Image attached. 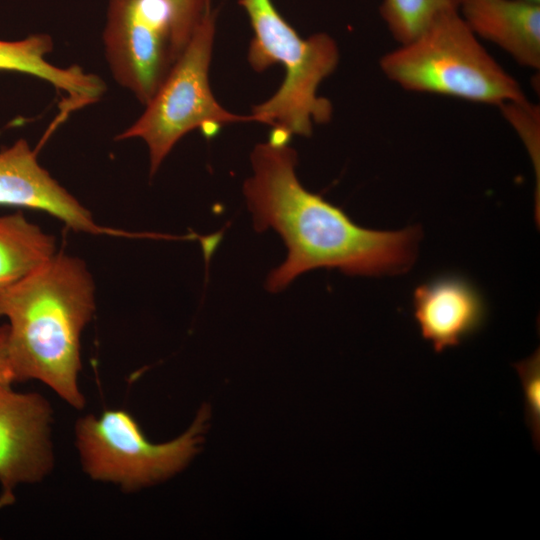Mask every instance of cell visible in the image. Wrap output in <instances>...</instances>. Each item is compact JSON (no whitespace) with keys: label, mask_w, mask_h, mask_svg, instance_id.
Listing matches in <instances>:
<instances>
[{"label":"cell","mask_w":540,"mask_h":540,"mask_svg":"<svg viewBox=\"0 0 540 540\" xmlns=\"http://www.w3.org/2000/svg\"><path fill=\"white\" fill-rule=\"evenodd\" d=\"M250 160L253 173L243 193L254 229H274L288 250L267 278L269 291L279 292L316 268L378 276L402 273L414 263L420 229L382 231L357 225L340 207L300 183L297 154L289 144L259 143Z\"/></svg>","instance_id":"cell-1"},{"label":"cell","mask_w":540,"mask_h":540,"mask_svg":"<svg viewBox=\"0 0 540 540\" xmlns=\"http://www.w3.org/2000/svg\"><path fill=\"white\" fill-rule=\"evenodd\" d=\"M95 311V287L85 263L55 254L23 279L0 287V317L8 319L15 380L36 379L76 409L80 337Z\"/></svg>","instance_id":"cell-2"},{"label":"cell","mask_w":540,"mask_h":540,"mask_svg":"<svg viewBox=\"0 0 540 540\" xmlns=\"http://www.w3.org/2000/svg\"><path fill=\"white\" fill-rule=\"evenodd\" d=\"M238 4L253 31L247 55L252 69L261 72L280 64L285 71L278 90L253 107V122L270 126L268 141L275 144H289L293 135L310 136L314 124H325L332 116L331 102L317 92L339 63L335 40L326 33L301 37L272 0Z\"/></svg>","instance_id":"cell-3"},{"label":"cell","mask_w":540,"mask_h":540,"mask_svg":"<svg viewBox=\"0 0 540 540\" xmlns=\"http://www.w3.org/2000/svg\"><path fill=\"white\" fill-rule=\"evenodd\" d=\"M379 64L390 81L415 93L499 107L527 99L458 11L438 16L414 39L385 53Z\"/></svg>","instance_id":"cell-4"},{"label":"cell","mask_w":540,"mask_h":540,"mask_svg":"<svg viewBox=\"0 0 540 540\" xmlns=\"http://www.w3.org/2000/svg\"><path fill=\"white\" fill-rule=\"evenodd\" d=\"M216 31V12L208 9L144 112L116 139L140 138L149 152L154 175L176 143L199 128L212 136L222 126L253 122L249 115L225 109L214 97L209 68Z\"/></svg>","instance_id":"cell-5"},{"label":"cell","mask_w":540,"mask_h":540,"mask_svg":"<svg viewBox=\"0 0 540 540\" xmlns=\"http://www.w3.org/2000/svg\"><path fill=\"white\" fill-rule=\"evenodd\" d=\"M207 418V410L202 408L183 435L153 444L124 410H105L99 417L87 415L75 426L83 469L93 480L118 484L124 491L165 480L197 452Z\"/></svg>","instance_id":"cell-6"},{"label":"cell","mask_w":540,"mask_h":540,"mask_svg":"<svg viewBox=\"0 0 540 540\" xmlns=\"http://www.w3.org/2000/svg\"><path fill=\"white\" fill-rule=\"evenodd\" d=\"M103 43L117 83L146 105L176 61L166 0H108Z\"/></svg>","instance_id":"cell-7"},{"label":"cell","mask_w":540,"mask_h":540,"mask_svg":"<svg viewBox=\"0 0 540 540\" xmlns=\"http://www.w3.org/2000/svg\"><path fill=\"white\" fill-rule=\"evenodd\" d=\"M51 421L43 396L0 385V508L13 504L18 485L41 481L51 471Z\"/></svg>","instance_id":"cell-8"},{"label":"cell","mask_w":540,"mask_h":540,"mask_svg":"<svg viewBox=\"0 0 540 540\" xmlns=\"http://www.w3.org/2000/svg\"><path fill=\"white\" fill-rule=\"evenodd\" d=\"M0 205L45 211L77 232L123 234L98 225L91 212L40 165L24 139L0 151Z\"/></svg>","instance_id":"cell-9"},{"label":"cell","mask_w":540,"mask_h":540,"mask_svg":"<svg viewBox=\"0 0 540 540\" xmlns=\"http://www.w3.org/2000/svg\"><path fill=\"white\" fill-rule=\"evenodd\" d=\"M413 313L422 337L431 342L436 352H443L482 327L486 306L467 279L443 275L415 289Z\"/></svg>","instance_id":"cell-10"},{"label":"cell","mask_w":540,"mask_h":540,"mask_svg":"<svg viewBox=\"0 0 540 540\" xmlns=\"http://www.w3.org/2000/svg\"><path fill=\"white\" fill-rule=\"evenodd\" d=\"M458 13L477 38L497 45L518 64L540 68V3L459 0Z\"/></svg>","instance_id":"cell-11"},{"label":"cell","mask_w":540,"mask_h":540,"mask_svg":"<svg viewBox=\"0 0 540 540\" xmlns=\"http://www.w3.org/2000/svg\"><path fill=\"white\" fill-rule=\"evenodd\" d=\"M52 50V37L44 33L16 41L0 40V71L25 73L64 92L66 113L100 100L106 90L103 80L77 65L63 68L51 64L47 56Z\"/></svg>","instance_id":"cell-12"},{"label":"cell","mask_w":540,"mask_h":540,"mask_svg":"<svg viewBox=\"0 0 540 540\" xmlns=\"http://www.w3.org/2000/svg\"><path fill=\"white\" fill-rule=\"evenodd\" d=\"M55 254L54 237L21 212L0 216V287L23 279Z\"/></svg>","instance_id":"cell-13"},{"label":"cell","mask_w":540,"mask_h":540,"mask_svg":"<svg viewBox=\"0 0 540 540\" xmlns=\"http://www.w3.org/2000/svg\"><path fill=\"white\" fill-rule=\"evenodd\" d=\"M458 7L459 0H383L380 14L392 37L404 44L438 16L458 11Z\"/></svg>","instance_id":"cell-14"},{"label":"cell","mask_w":540,"mask_h":540,"mask_svg":"<svg viewBox=\"0 0 540 540\" xmlns=\"http://www.w3.org/2000/svg\"><path fill=\"white\" fill-rule=\"evenodd\" d=\"M524 393V411L534 446H540V351L515 363Z\"/></svg>","instance_id":"cell-15"},{"label":"cell","mask_w":540,"mask_h":540,"mask_svg":"<svg viewBox=\"0 0 540 540\" xmlns=\"http://www.w3.org/2000/svg\"><path fill=\"white\" fill-rule=\"evenodd\" d=\"M166 1L172 14L173 46L177 59L211 4L208 0Z\"/></svg>","instance_id":"cell-16"},{"label":"cell","mask_w":540,"mask_h":540,"mask_svg":"<svg viewBox=\"0 0 540 540\" xmlns=\"http://www.w3.org/2000/svg\"><path fill=\"white\" fill-rule=\"evenodd\" d=\"M9 327L0 325V385H11L16 382L9 356Z\"/></svg>","instance_id":"cell-17"},{"label":"cell","mask_w":540,"mask_h":540,"mask_svg":"<svg viewBox=\"0 0 540 540\" xmlns=\"http://www.w3.org/2000/svg\"><path fill=\"white\" fill-rule=\"evenodd\" d=\"M525 1L533 2V3H540V0H525Z\"/></svg>","instance_id":"cell-18"},{"label":"cell","mask_w":540,"mask_h":540,"mask_svg":"<svg viewBox=\"0 0 540 540\" xmlns=\"http://www.w3.org/2000/svg\"><path fill=\"white\" fill-rule=\"evenodd\" d=\"M208 2H209L210 4H212V0H208Z\"/></svg>","instance_id":"cell-19"}]
</instances>
